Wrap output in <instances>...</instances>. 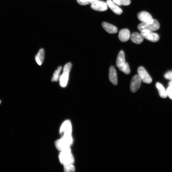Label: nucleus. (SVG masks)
I'll list each match as a JSON object with an SVG mask.
<instances>
[{
  "label": "nucleus",
  "mask_w": 172,
  "mask_h": 172,
  "mask_svg": "<svg viewBox=\"0 0 172 172\" xmlns=\"http://www.w3.org/2000/svg\"><path fill=\"white\" fill-rule=\"evenodd\" d=\"M72 143L71 135H63L60 139L55 142V145L57 149L62 151L70 148Z\"/></svg>",
  "instance_id": "1"
},
{
  "label": "nucleus",
  "mask_w": 172,
  "mask_h": 172,
  "mask_svg": "<svg viewBox=\"0 0 172 172\" xmlns=\"http://www.w3.org/2000/svg\"><path fill=\"white\" fill-rule=\"evenodd\" d=\"M160 27V24L158 21L153 19L148 22L140 23L138 26L137 29L140 31L147 30L154 32L158 30Z\"/></svg>",
  "instance_id": "2"
},
{
  "label": "nucleus",
  "mask_w": 172,
  "mask_h": 172,
  "mask_svg": "<svg viewBox=\"0 0 172 172\" xmlns=\"http://www.w3.org/2000/svg\"><path fill=\"white\" fill-rule=\"evenodd\" d=\"M59 158L61 163L64 165L73 164L74 162V159L71 153L70 148L61 151Z\"/></svg>",
  "instance_id": "3"
},
{
  "label": "nucleus",
  "mask_w": 172,
  "mask_h": 172,
  "mask_svg": "<svg viewBox=\"0 0 172 172\" xmlns=\"http://www.w3.org/2000/svg\"><path fill=\"white\" fill-rule=\"evenodd\" d=\"M72 66V64L70 62L66 64L64 67L63 74L60 76L59 79L60 85L62 87H65L67 85Z\"/></svg>",
  "instance_id": "4"
},
{
  "label": "nucleus",
  "mask_w": 172,
  "mask_h": 172,
  "mask_svg": "<svg viewBox=\"0 0 172 172\" xmlns=\"http://www.w3.org/2000/svg\"><path fill=\"white\" fill-rule=\"evenodd\" d=\"M137 72L138 75L142 81L147 84H150L152 82V77L143 67H139L137 69Z\"/></svg>",
  "instance_id": "5"
},
{
  "label": "nucleus",
  "mask_w": 172,
  "mask_h": 172,
  "mask_svg": "<svg viewBox=\"0 0 172 172\" xmlns=\"http://www.w3.org/2000/svg\"><path fill=\"white\" fill-rule=\"evenodd\" d=\"M140 34L144 38L152 42H156L158 41L159 36L158 34L153 32V31L147 30H144L140 31Z\"/></svg>",
  "instance_id": "6"
},
{
  "label": "nucleus",
  "mask_w": 172,
  "mask_h": 172,
  "mask_svg": "<svg viewBox=\"0 0 172 172\" xmlns=\"http://www.w3.org/2000/svg\"><path fill=\"white\" fill-rule=\"evenodd\" d=\"M142 81L138 75H134L132 78L130 83V89L131 92L134 93L137 92L141 86Z\"/></svg>",
  "instance_id": "7"
},
{
  "label": "nucleus",
  "mask_w": 172,
  "mask_h": 172,
  "mask_svg": "<svg viewBox=\"0 0 172 172\" xmlns=\"http://www.w3.org/2000/svg\"><path fill=\"white\" fill-rule=\"evenodd\" d=\"M91 7L92 9L95 11L100 12L106 11L108 9L107 3L99 0L92 4Z\"/></svg>",
  "instance_id": "8"
},
{
  "label": "nucleus",
  "mask_w": 172,
  "mask_h": 172,
  "mask_svg": "<svg viewBox=\"0 0 172 172\" xmlns=\"http://www.w3.org/2000/svg\"><path fill=\"white\" fill-rule=\"evenodd\" d=\"M72 126L71 122L67 120L65 122L60 128V133L63 135H71Z\"/></svg>",
  "instance_id": "9"
},
{
  "label": "nucleus",
  "mask_w": 172,
  "mask_h": 172,
  "mask_svg": "<svg viewBox=\"0 0 172 172\" xmlns=\"http://www.w3.org/2000/svg\"><path fill=\"white\" fill-rule=\"evenodd\" d=\"M109 80L114 86H116L118 83L117 76L116 70L113 66H111L109 72Z\"/></svg>",
  "instance_id": "10"
},
{
  "label": "nucleus",
  "mask_w": 172,
  "mask_h": 172,
  "mask_svg": "<svg viewBox=\"0 0 172 172\" xmlns=\"http://www.w3.org/2000/svg\"><path fill=\"white\" fill-rule=\"evenodd\" d=\"M130 33L128 29H123L119 31L118 38L122 42H125L128 41L130 38Z\"/></svg>",
  "instance_id": "11"
},
{
  "label": "nucleus",
  "mask_w": 172,
  "mask_h": 172,
  "mask_svg": "<svg viewBox=\"0 0 172 172\" xmlns=\"http://www.w3.org/2000/svg\"><path fill=\"white\" fill-rule=\"evenodd\" d=\"M106 3L108 6L110 8L115 14L117 15H120L122 14V10L112 0H107Z\"/></svg>",
  "instance_id": "12"
},
{
  "label": "nucleus",
  "mask_w": 172,
  "mask_h": 172,
  "mask_svg": "<svg viewBox=\"0 0 172 172\" xmlns=\"http://www.w3.org/2000/svg\"><path fill=\"white\" fill-rule=\"evenodd\" d=\"M102 26L106 32L109 34H115L118 32L117 28L115 26L110 24L106 22H103L102 23Z\"/></svg>",
  "instance_id": "13"
},
{
  "label": "nucleus",
  "mask_w": 172,
  "mask_h": 172,
  "mask_svg": "<svg viewBox=\"0 0 172 172\" xmlns=\"http://www.w3.org/2000/svg\"><path fill=\"white\" fill-rule=\"evenodd\" d=\"M137 18L140 22H146L152 19L153 17L149 13L146 11H142L137 14Z\"/></svg>",
  "instance_id": "14"
},
{
  "label": "nucleus",
  "mask_w": 172,
  "mask_h": 172,
  "mask_svg": "<svg viewBox=\"0 0 172 172\" xmlns=\"http://www.w3.org/2000/svg\"><path fill=\"white\" fill-rule=\"evenodd\" d=\"M130 39L134 44H141L144 38L141 34L138 32H134L130 36Z\"/></svg>",
  "instance_id": "15"
},
{
  "label": "nucleus",
  "mask_w": 172,
  "mask_h": 172,
  "mask_svg": "<svg viewBox=\"0 0 172 172\" xmlns=\"http://www.w3.org/2000/svg\"><path fill=\"white\" fill-rule=\"evenodd\" d=\"M125 54L123 50L119 51L116 60V65L119 68L125 63Z\"/></svg>",
  "instance_id": "16"
},
{
  "label": "nucleus",
  "mask_w": 172,
  "mask_h": 172,
  "mask_svg": "<svg viewBox=\"0 0 172 172\" xmlns=\"http://www.w3.org/2000/svg\"><path fill=\"white\" fill-rule=\"evenodd\" d=\"M155 86L158 91L159 96L161 98H165L167 97L166 90L163 85L160 83L158 82L156 83Z\"/></svg>",
  "instance_id": "17"
},
{
  "label": "nucleus",
  "mask_w": 172,
  "mask_h": 172,
  "mask_svg": "<svg viewBox=\"0 0 172 172\" xmlns=\"http://www.w3.org/2000/svg\"><path fill=\"white\" fill-rule=\"evenodd\" d=\"M44 59V49H41L39 51L35 57V60L38 64L41 65L42 64Z\"/></svg>",
  "instance_id": "18"
},
{
  "label": "nucleus",
  "mask_w": 172,
  "mask_h": 172,
  "mask_svg": "<svg viewBox=\"0 0 172 172\" xmlns=\"http://www.w3.org/2000/svg\"><path fill=\"white\" fill-rule=\"evenodd\" d=\"M113 1L118 6H127L131 3L130 0H113Z\"/></svg>",
  "instance_id": "19"
},
{
  "label": "nucleus",
  "mask_w": 172,
  "mask_h": 172,
  "mask_svg": "<svg viewBox=\"0 0 172 172\" xmlns=\"http://www.w3.org/2000/svg\"><path fill=\"white\" fill-rule=\"evenodd\" d=\"M120 71L124 73L125 74L128 75L130 74V70L128 64L125 62L124 64L119 68Z\"/></svg>",
  "instance_id": "20"
},
{
  "label": "nucleus",
  "mask_w": 172,
  "mask_h": 172,
  "mask_svg": "<svg viewBox=\"0 0 172 172\" xmlns=\"http://www.w3.org/2000/svg\"><path fill=\"white\" fill-rule=\"evenodd\" d=\"M62 69V67L59 66L55 71L51 80L52 82H56L58 80L60 73Z\"/></svg>",
  "instance_id": "21"
},
{
  "label": "nucleus",
  "mask_w": 172,
  "mask_h": 172,
  "mask_svg": "<svg viewBox=\"0 0 172 172\" xmlns=\"http://www.w3.org/2000/svg\"><path fill=\"white\" fill-rule=\"evenodd\" d=\"M98 0H77V2L82 6L92 4Z\"/></svg>",
  "instance_id": "22"
},
{
  "label": "nucleus",
  "mask_w": 172,
  "mask_h": 172,
  "mask_svg": "<svg viewBox=\"0 0 172 172\" xmlns=\"http://www.w3.org/2000/svg\"><path fill=\"white\" fill-rule=\"evenodd\" d=\"M64 169L65 172H74L75 171L74 166L73 164H70L64 165Z\"/></svg>",
  "instance_id": "23"
},
{
  "label": "nucleus",
  "mask_w": 172,
  "mask_h": 172,
  "mask_svg": "<svg viewBox=\"0 0 172 172\" xmlns=\"http://www.w3.org/2000/svg\"><path fill=\"white\" fill-rule=\"evenodd\" d=\"M167 96L172 100V81H170L168 84V87L166 90Z\"/></svg>",
  "instance_id": "24"
},
{
  "label": "nucleus",
  "mask_w": 172,
  "mask_h": 172,
  "mask_svg": "<svg viewBox=\"0 0 172 172\" xmlns=\"http://www.w3.org/2000/svg\"><path fill=\"white\" fill-rule=\"evenodd\" d=\"M164 77L165 79L172 81V71H170L166 73Z\"/></svg>",
  "instance_id": "25"
},
{
  "label": "nucleus",
  "mask_w": 172,
  "mask_h": 172,
  "mask_svg": "<svg viewBox=\"0 0 172 172\" xmlns=\"http://www.w3.org/2000/svg\"><path fill=\"white\" fill-rule=\"evenodd\" d=\"M1 101H0V104H1Z\"/></svg>",
  "instance_id": "26"
}]
</instances>
